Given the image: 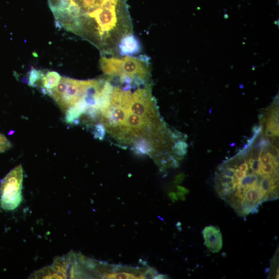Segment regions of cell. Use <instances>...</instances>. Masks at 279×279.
I'll list each match as a JSON object with an SVG mask.
<instances>
[{
  "label": "cell",
  "mask_w": 279,
  "mask_h": 279,
  "mask_svg": "<svg viewBox=\"0 0 279 279\" xmlns=\"http://www.w3.org/2000/svg\"><path fill=\"white\" fill-rule=\"evenodd\" d=\"M257 180L256 174L246 175L241 179L240 185L245 187L247 189L255 187Z\"/></svg>",
  "instance_id": "ba28073f"
},
{
  "label": "cell",
  "mask_w": 279,
  "mask_h": 279,
  "mask_svg": "<svg viewBox=\"0 0 279 279\" xmlns=\"http://www.w3.org/2000/svg\"><path fill=\"white\" fill-rule=\"evenodd\" d=\"M169 196L171 198L173 203H174L176 201H178V198L177 196L176 193L171 192H170L168 194Z\"/></svg>",
  "instance_id": "e0dca14e"
},
{
  "label": "cell",
  "mask_w": 279,
  "mask_h": 279,
  "mask_svg": "<svg viewBox=\"0 0 279 279\" xmlns=\"http://www.w3.org/2000/svg\"><path fill=\"white\" fill-rule=\"evenodd\" d=\"M149 57L140 56H104L100 65L106 76L127 77L132 79L150 80L151 65Z\"/></svg>",
  "instance_id": "3957f363"
},
{
  "label": "cell",
  "mask_w": 279,
  "mask_h": 279,
  "mask_svg": "<svg viewBox=\"0 0 279 279\" xmlns=\"http://www.w3.org/2000/svg\"><path fill=\"white\" fill-rule=\"evenodd\" d=\"M57 27L93 45L103 55H117L133 34L127 0H48Z\"/></svg>",
  "instance_id": "7a4b0ae2"
},
{
  "label": "cell",
  "mask_w": 279,
  "mask_h": 279,
  "mask_svg": "<svg viewBox=\"0 0 279 279\" xmlns=\"http://www.w3.org/2000/svg\"><path fill=\"white\" fill-rule=\"evenodd\" d=\"M177 188L179 191L183 193L185 195L189 193V190L188 189H187V188H186L184 187L177 185Z\"/></svg>",
  "instance_id": "d6986e66"
},
{
  "label": "cell",
  "mask_w": 279,
  "mask_h": 279,
  "mask_svg": "<svg viewBox=\"0 0 279 279\" xmlns=\"http://www.w3.org/2000/svg\"><path fill=\"white\" fill-rule=\"evenodd\" d=\"M275 158H274L270 153H267L265 155L260 158L261 164L265 165L269 163L272 164Z\"/></svg>",
  "instance_id": "7c38bea8"
},
{
  "label": "cell",
  "mask_w": 279,
  "mask_h": 279,
  "mask_svg": "<svg viewBox=\"0 0 279 279\" xmlns=\"http://www.w3.org/2000/svg\"><path fill=\"white\" fill-rule=\"evenodd\" d=\"M274 167L272 163H269L265 165H261L260 167V170L261 173L265 175H271L275 174L273 171Z\"/></svg>",
  "instance_id": "8fae6325"
},
{
  "label": "cell",
  "mask_w": 279,
  "mask_h": 279,
  "mask_svg": "<svg viewBox=\"0 0 279 279\" xmlns=\"http://www.w3.org/2000/svg\"><path fill=\"white\" fill-rule=\"evenodd\" d=\"M23 177V167L19 165L3 179L0 185V203L4 210H14L22 202Z\"/></svg>",
  "instance_id": "5b68a950"
},
{
  "label": "cell",
  "mask_w": 279,
  "mask_h": 279,
  "mask_svg": "<svg viewBox=\"0 0 279 279\" xmlns=\"http://www.w3.org/2000/svg\"><path fill=\"white\" fill-rule=\"evenodd\" d=\"M185 174L184 173H181L177 175L175 179L174 183L175 184H181L184 180L185 178Z\"/></svg>",
  "instance_id": "2e32d148"
},
{
  "label": "cell",
  "mask_w": 279,
  "mask_h": 279,
  "mask_svg": "<svg viewBox=\"0 0 279 279\" xmlns=\"http://www.w3.org/2000/svg\"><path fill=\"white\" fill-rule=\"evenodd\" d=\"M177 196L178 198L180 199V200L182 201H185L186 200V197L185 196V194L181 192H178L176 193Z\"/></svg>",
  "instance_id": "ffe728a7"
},
{
  "label": "cell",
  "mask_w": 279,
  "mask_h": 279,
  "mask_svg": "<svg viewBox=\"0 0 279 279\" xmlns=\"http://www.w3.org/2000/svg\"><path fill=\"white\" fill-rule=\"evenodd\" d=\"M169 278V277L167 275H166V274H158V275H156L154 278L163 279V278Z\"/></svg>",
  "instance_id": "44dd1931"
},
{
  "label": "cell",
  "mask_w": 279,
  "mask_h": 279,
  "mask_svg": "<svg viewBox=\"0 0 279 279\" xmlns=\"http://www.w3.org/2000/svg\"><path fill=\"white\" fill-rule=\"evenodd\" d=\"M204 245L212 253H218L223 246L222 233L218 228L213 226L206 227L202 231Z\"/></svg>",
  "instance_id": "8992f818"
},
{
  "label": "cell",
  "mask_w": 279,
  "mask_h": 279,
  "mask_svg": "<svg viewBox=\"0 0 279 279\" xmlns=\"http://www.w3.org/2000/svg\"><path fill=\"white\" fill-rule=\"evenodd\" d=\"M235 177L239 180H241L245 176L247 175L246 172L242 171L238 169L235 170Z\"/></svg>",
  "instance_id": "9a60e30c"
},
{
  "label": "cell",
  "mask_w": 279,
  "mask_h": 279,
  "mask_svg": "<svg viewBox=\"0 0 279 279\" xmlns=\"http://www.w3.org/2000/svg\"><path fill=\"white\" fill-rule=\"evenodd\" d=\"M107 278L134 279L136 278V277L132 273L124 271H121L117 272H114L112 274H108Z\"/></svg>",
  "instance_id": "9c48e42d"
},
{
  "label": "cell",
  "mask_w": 279,
  "mask_h": 279,
  "mask_svg": "<svg viewBox=\"0 0 279 279\" xmlns=\"http://www.w3.org/2000/svg\"><path fill=\"white\" fill-rule=\"evenodd\" d=\"M261 163L260 159H255L254 160L250 168L253 171L255 174L261 173L260 170ZM262 174V173H261Z\"/></svg>",
  "instance_id": "5bb4252c"
},
{
  "label": "cell",
  "mask_w": 279,
  "mask_h": 279,
  "mask_svg": "<svg viewBox=\"0 0 279 279\" xmlns=\"http://www.w3.org/2000/svg\"><path fill=\"white\" fill-rule=\"evenodd\" d=\"M271 175H265L261 184V189L263 192L267 194L271 190Z\"/></svg>",
  "instance_id": "30bf717a"
},
{
  "label": "cell",
  "mask_w": 279,
  "mask_h": 279,
  "mask_svg": "<svg viewBox=\"0 0 279 279\" xmlns=\"http://www.w3.org/2000/svg\"><path fill=\"white\" fill-rule=\"evenodd\" d=\"M110 82L108 102L98 115L105 130L119 144L151 156L158 165L167 161L176 138L159 115L151 85Z\"/></svg>",
  "instance_id": "6da1fadb"
},
{
  "label": "cell",
  "mask_w": 279,
  "mask_h": 279,
  "mask_svg": "<svg viewBox=\"0 0 279 279\" xmlns=\"http://www.w3.org/2000/svg\"><path fill=\"white\" fill-rule=\"evenodd\" d=\"M92 83V80L79 81L62 77L58 85L46 94L50 96L59 108L65 112L83 100Z\"/></svg>",
  "instance_id": "277c9868"
},
{
  "label": "cell",
  "mask_w": 279,
  "mask_h": 279,
  "mask_svg": "<svg viewBox=\"0 0 279 279\" xmlns=\"http://www.w3.org/2000/svg\"><path fill=\"white\" fill-rule=\"evenodd\" d=\"M141 50L138 40L131 34L125 37L119 45L117 56H134Z\"/></svg>",
  "instance_id": "52a82bcc"
},
{
  "label": "cell",
  "mask_w": 279,
  "mask_h": 279,
  "mask_svg": "<svg viewBox=\"0 0 279 279\" xmlns=\"http://www.w3.org/2000/svg\"><path fill=\"white\" fill-rule=\"evenodd\" d=\"M158 274L156 270L153 268L149 267L143 274V278H154Z\"/></svg>",
  "instance_id": "4fadbf2b"
},
{
  "label": "cell",
  "mask_w": 279,
  "mask_h": 279,
  "mask_svg": "<svg viewBox=\"0 0 279 279\" xmlns=\"http://www.w3.org/2000/svg\"><path fill=\"white\" fill-rule=\"evenodd\" d=\"M249 168L248 164L247 163L242 164L240 166H238L237 169L242 171L246 172Z\"/></svg>",
  "instance_id": "ac0fdd59"
}]
</instances>
